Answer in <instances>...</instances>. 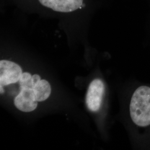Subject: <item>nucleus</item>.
Masks as SVG:
<instances>
[{"instance_id":"0eeeda50","label":"nucleus","mask_w":150,"mask_h":150,"mask_svg":"<svg viewBox=\"0 0 150 150\" xmlns=\"http://www.w3.org/2000/svg\"><path fill=\"white\" fill-rule=\"evenodd\" d=\"M32 76L28 72L22 73L20 79L19 80L20 89L23 88H32Z\"/></svg>"},{"instance_id":"20e7f679","label":"nucleus","mask_w":150,"mask_h":150,"mask_svg":"<svg viewBox=\"0 0 150 150\" xmlns=\"http://www.w3.org/2000/svg\"><path fill=\"white\" fill-rule=\"evenodd\" d=\"M38 102L32 88H23L15 97L14 103L19 110L29 112L36 108Z\"/></svg>"},{"instance_id":"423d86ee","label":"nucleus","mask_w":150,"mask_h":150,"mask_svg":"<svg viewBox=\"0 0 150 150\" xmlns=\"http://www.w3.org/2000/svg\"><path fill=\"white\" fill-rule=\"evenodd\" d=\"M33 92L38 102L43 101L48 98L51 93V87L48 81L41 80L34 86Z\"/></svg>"},{"instance_id":"7ed1b4c3","label":"nucleus","mask_w":150,"mask_h":150,"mask_svg":"<svg viewBox=\"0 0 150 150\" xmlns=\"http://www.w3.org/2000/svg\"><path fill=\"white\" fill-rule=\"evenodd\" d=\"M22 74L18 64L8 60L0 61V83L2 86L8 85L19 81Z\"/></svg>"},{"instance_id":"6e6552de","label":"nucleus","mask_w":150,"mask_h":150,"mask_svg":"<svg viewBox=\"0 0 150 150\" xmlns=\"http://www.w3.org/2000/svg\"><path fill=\"white\" fill-rule=\"evenodd\" d=\"M41 80V77L39 75H33L32 76V85H33V88L34 87V86H36L38 83Z\"/></svg>"},{"instance_id":"1a4fd4ad","label":"nucleus","mask_w":150,"mask_h":150,"mask_svg":"<svg viewBox=\"0 0 150 150\" xmlns=\"http://www.w3.org/2000/svg\"><path fill=\"white\" fill-rule=\"evenodd\" d=\"M4 92V90H3V88H2V86H1V93H3Z\"/></svg>"},{"instance_id":"39448f33","label":"nucleus","mask_w":150,"mask_h":150,"mask_svg":"<svg viewBox=\"0 0 150 150\" xmlns=\"http://www.w3.org/2000/svg\"><path fill=\"white\" fill-rule=\"evenodd\" d=\"M41 5L59 12H71L81 8L83 0H38Z\"/></svg>"},{"instance_id":"f257e3e1","label":"nucleus","mask_w":150,"mask_h":150,"mask_svg":"<svg viewBox=\"0 0 150 150\" xmlns=\"http://www.w3.org/2000/svg\"><path fill=\"white\" fill-rule=\"evenodd\" d=\"M129 113L132 121L140 127L150 125V87H138L131 97Z\"/></svg>"},{"instance_id":"f03ea898","label":"nucleus","mask_w":150,"mask_h":150,"mask_svg":"<svg viewBox=\"0 0 150 150\" xmlns=\"http://www.w3.org/2000/svg\"><path fill=\"white\" fill-rule=\"evenodd\" d=\"M105 92V85L102 80L95 79L90 83L86 95L87 108L92 112L98 111L101 106Z\"/></svg>"}]
</instances>
